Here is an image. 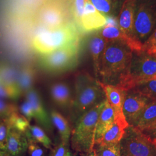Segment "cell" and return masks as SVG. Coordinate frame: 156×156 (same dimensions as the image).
Listing matches in <instances>:
<instances>
[{
    "mask_svg": "<svg viewBox=\"0 0 156 156\" xmlns=\"http://www.w3.org/2000/svg\"><path fill=\"white\" fill-rule=\"evenodd\" d=\"M136 0H124L118 16V26L128 41L133 51H140L142 47L135 41L134 36V15Z\"/></svg>",
    "mask_w": 156,
    "mask_h": 156,
    "instance_id": "9c48e42d",
    "label": "cell"
},
{
    "mask_svg": "<svg viewBox=\"0 0 156 156\" xmlns=\"http://www.w3.org/2000/svg\"><path fill=\"white\" fill-rule=\"evenodd\" d=\"M35 79V72L31 67H25L17 79V87L20 93H26L30 90L33 89L32 86Z\"/></svg>",
    "mask_w": 156,
    "mask_h": 156,
    "instance_id": "7402d4cb",
    "label": "cell"
},
{
    "mask_svg": "<svg viewBox=\"0 0 156 156\" xmlns=\"http://www.w3.org/2000/svg\"><path fill=\"white\" fill-rule=\"evenodd\" d=\"M115 119V112L106 100L96 125L94 144L98 140H100L102 135L110 128Z\"/></svg>",
    "mask_w": 156,
    "mask_h": 156,
    "instance_id": "ac0fdd59",
    "label": "cell"
},
{
    "mask_svg": "<svg viewBox=\"0 0 156 156\" xmlns=\"http://www.w3.org/2000/svg\"><path fill=\"white\" fill-rule=\"evenodd\" d=\"M27 148L28 140L25 134L11 127L7 138L6 152L11 156H20Z\"/></svg>",
    "mask_w": 156,
    "mask_h": 156,
    "instance_id": "5bb4252c",
    "label": "cell"
},
{
    "mask_svg": "<svg viewBox=\"0 0 156 156\" xmlns=\"http://www.w3.org/2000/svg\"><path fill=\"white\" fill-rule=\"evenodd\" d=\"M84 156H97L96 153L95 152L94 150L93 149V151L91 152H90L89 153H87V154Z\"/></svg>",
    "mask_w": 156,
    "mask_h": 156,
    "instance_id": "f35d334b",
    "label": "cell"
},
{
    "mask_svg": "<svg viewBox=\"0 0 156 156\" xmlns=\"http://www.w3.org/2000/svg\"><path fill=\"white\" fill-rule=\"evenodd\" d=\"M99 82L105 93L106 100L115 112L116 118L125 117L123 106L126 90L117 86L103 83L100 80Z\"/></svg>",
    "mask_w": 156,
    "mask_h": 156,
    "instance_id": "4fadbf2b",
    "label": "cell"
},
{
    "mask_svg": "<svg viewBox=\"0 0 156 156\" xmlns=\"http://www.w3.org/2000/svg\"><path fill=\"white\" fill-rule=\"evenodd\" d=\"M66 156H73V155H72L71 154V153L69 152V151H68V152L67 153V154H66Z\"/></svg>",
    "mask_w": 156,
    "mask_h": 156,
    "instance_id": "60d3db41",
    "label": "cell"
},
{
    "mask_svg": "<svg viewBox=\"0 0 156 156\" xmlns=\"http://www.w3.org/2000/svg\"><path fill=\"white\" fill-rule=\"evenodd\" d=\"M105 100L94 106L76 122L71 136V146L74 151L86 154L93 151L96 125Z\"/></svg>",
    "mask_w": 156,
    "mask_h": 156,
    "instance_id": "3957f363",
    "label": "cell"
},
{
    "mask_svg": "<svg viewBox=\"0 0 156 156\" xmlns=\"http://www.w3.org/2000/svg\"><path fill=\"white\" fill-rule=\"evenodd\" d=\"M128 126L129 124L125 117L116 118L110 128L94 145L119 144L123 138L126 128Z\"/></svg>",
    "mask_w": 156,
    "mask_h": 156,
    "instance_id": "9a60e30c",
    "label": "cell"
},
{
    "mask_svg": "<svg viewBox=\"0 0 156 156\" xmlns=\"http://www.w3.org/2000/svg\"><path fill=\"white\" fill-rule=\"evenodd\" d=\"M132 55V49L124 41L106 42L98 76L101 82L119 86L128 75Z\"/></svg>",
    "mask_w": 156,
    "mask_h": 156,
    "instance_id": "6da1fadb",
    "label": "cell"
},
{
    "mask_svg": "<svg viewBox=\"0 0 156 156\" xmlns=\"http://www.w3.org/2000/svg\"><path fill=\"white\" fill-rule=\"evenodd\" d=\"M68 144L61 142V144L57 146L55 149L53 156H66L67 152L68 151Z\"/></svg>",
    "mask_w": 156,
    "mask_h": 156,
    "instance_id": "8d00e7d4",
    "label": "cell"
},
{
    "mask_svg": "<svg viewBox=\"0 0 156 156\" xmlns=\"http://www.w3.org/2000/svg\"><path fill=\"white\" fill-rule=\"evenodd\" d=\"M94 150L97 156H121L120 143L116 144H95Z\"/></svg>",
    "mask_w": 156,
    "mask_h": 156,
    "instance_id": "83f0119b",
    "label": "cell"
},
{
    "mask_svg": "<svg viewBox=\"0 0 156 156\" xmlns=\"http://www.w3.org/2000/svg\"><path fill=\"white\" fill-rule=\"evenodd\" d=\"M50 94L54 102L63 108L71 107L73 98L69 87L65 83H56L50 87Z\"/></svg>",
    "mask_w": 156,
    "mask_h": 156,
    "instance_id": "d6986e66",
    "label": "cell"
},
{
    "mask_svg": "<svg viewBox=\"0 0 156 156\" xmlns=\"http://www.w3.org/2000/svg\"><path fill=\"white\" fill-rule=\"evenodd\" d=\"M10 128L8 118L0 117V151L6 152V142Z\"/></svg>",
    "mask_w": 156,
    "mask_h": 156,
    "instance_id": "f546056e",
    "label": "cell"
},
{
    "mask_svg": "<svg viewBox=\"0 0 156 156\" xmlns=\"http://www.w3.org/2000/svg\"><path fill=\"white\" fill-rule=\"evenodd\" d=\"M39 20L49 29L58 28L64 25L65 15L60 6L50 4L45 5L39 12Z\"/></svg>",
    "mask_w": 156,
    "mask_h": 156,
    "instance_id": "7c38bea8",
    "label": "cell"
},
{
    "mask_svg": "<svg viewBox=\"0 0 156 156\" xmlns=\"http://www.w3.org/2000/svg\"><path fill=\"white\" fill-rule=\"evenodd\" d=\"M140 131L151 140H156V120Z\"/></svg>",
    "mask_w": 156,
    "mask_h": 156,
    "instance_id": "d590c367",
    "label": "cell"
},
{
    "mask_svg": "<svg viewBox=\"0 0 156 156\" xmlns=\"http://www.w3.org/2000/svg\"><path fill=\"white\" fill-rule=\"evenodd\" d=\"M20 109L21 114L26 117L29 122H30L33 118H34L33 108L28 100H26L25 101L23 102L20 107Z\"/></svg>",
    "mask_w": 156,
    "mask_h": 156,
    "instance_id": "836d02e7",
    "label": "cell"
},
{
    "mask_svg": "<svg viewBox=\"0 0 156 156\" xmlns=\"http://www.w3.org/2000/svg\"><path fill=\"white\" fill-rule=\"evenodd\" d=\"M106 42L97 32L90 38L89 50L93 59L95 76L98 78L101 62L105 48Z\"/></svg>",
    "mask_w": 156,
    "mask_h": 156,
    "instance_id": "e0dca14e",
    "label": "cell"
},
{
    "mask_svg": "<svg viewBox=\"0 0 156 156\" xmlns=\"http://www.w3.org/2000/svg\"><path fill=\"white\" fill-rule=\"evenodd\" d=\"M0 156H11L9 154H8L6 152H3V151H0Z\"/></svg>",
    "mask_w": 156,
    "mask_h": 156,
    "instance_id": "ab89813d",
    "label": "cell"
},
{
    "mask_svg": "<svg viewBox=\"0 0 156 156\" xmlns=\"http://www.w3.org/2000/svg\"><path fill=\"white\" fill-rule=\"evenodd\" d=\"M17 111H18L17 108L15 105L0 98V117L8 118Z\"/></svg>",
    "mask_w": 156,
    "mask_h": 156,
    "instance_id": "4dcf8cb0",
    "label": "cell"
},
{
    "mask_svg": "<svg viewBox=\"0 0 156 156\" xmlns=\"http://www.w3.org/2000/svg\"><path fill=\"white\" fill-rule=\"evenodd\" d=\"M95 8L108 16H114L117 13L119 2L117 0H89Z\"/></svg>",
    "mask_w": 156,
    "mask_h": 156,
    "instance_id": "cb8c5ba5",
    "label": "cell"
},
{
    "mask_svg": "<svg viewBox=\"0 0 156 156\" xmlns=\"http://www.w3.org/2000/svg\"><path fill=\"white\" fill-rule=\"evenodd\" d=\"M75 95L71 109L75 122L94 106L106 99L99 80L86 73H79L75 78Z\"/></svg>",
    "mask_w": 156,
    "mask_h": 156,
    "instance_id": "7a4b0ae2",
    "label": "cell"
},
{
    "mask_svg": "<svg viewBox=\"0 0 156 156\" xmlns=\"http://www.w3.org/2000/svg\"><path fill=\"white\" fill-rule=\"evenodd\" d=\"M156 29V0H136L134 36L135 42L142 45Z\"/></svg>",
    "mask_w": 156,
    "mask_h": 156,
    "instance_id": "5b68a950",
    "label": "cell"
},
{
    "mask_svg": "<svg viewBox=\"0 0 156 156\" xmlns=\"http://www.w3.org/2000/svg\"><path fill=\"white\" fill-rule=\"evenodd\" d=\"M121 156H156V140L129 126L120 142Z\"/></svg>",
    "mask_w": 156,
    "mask_h": 156,
    "instance_id": "52a82bcc",
    "label": "cell"
},
{
    "mask_svg": "<svg viewBox=\"0 0 156 156\" xmlns=\"http://www.w3.org/2000/svg\"><path fill=\"white\" fill-rule=\"evenodd\" d=\"M142 50L156 56V29L143 44Z\"/></svg>",
    "mask_w": 156,
    "mask_h": 156,
    "instance_id": "1f68e13d",
    "label": "cell"
},
{
    "mask_svg": "<svg viewBox=\"0 0 156 156\" xmlns=\"http://www.w3.org/2000/svg\"><path fill=\"white\" fill-rule=\"evenodd\" d=\"M26 98L33 108L34 118L45 128L51 129V121L48 116L39 94L36 90L31 89L26 93Z\"/></svg>",
    "mask_w": 156,
    "mask_h": 156,
    "instance_id": "2e32d148",
    "label": "cell"
},
{
    "mask_svg": "<svg viewBox=\"0 0 156 156\" xmlns=\"http://www.w3.org/2000/svg\"><path fill=\"white\" fill-rule=\"evenodd\" d=\"M153 100L134 90H126L123 102L124 116L129 126H132L146 106Z\"/></svg>",
    "mask_w": 156,
    "mask_h": 156,
    "instance_id": "30bf717a",
    "label": "cell"
},
{
    "mask_svg": "<svg viewBox=\"0 0 156 156\" xmlns=\"http://www.w3.org/2000/svg\"><path fill=\"white\" fill-rule=\"evenodd\" d=\"M107 24V20L104 15L97 11L89 1H86L83 15L80 25L86 31H92L102 28Z\"/></svg>",
    "mask_w": 156,
    "mask_h": 156,
    "instance_id": "8fae6325",
    "label": "cell"
},
{
    "mask_svg": "<svg viewBox=\"0 0 156 156\" xmlns=\"http://www.w3.org/2000/svg\"><path fill=\"white\" fill-rule=\"evenodd\" d=\"M98 33L106 42L121 39L124 41L128 45L127 37L116 24H106Z\"/></svg>",
    "mask_w": 156,
    "mask_h": 156,
    "instance_id": "d4e9b609",
    "label": "cell"
},
{
    "mask_svg": "<svg viewBox=\"0 0 156 156\" xmlns=\"http://www.w3.org/2000/svg\"><path fill=\"white\" fill-rule=\"evenodd\" d=\"M50 119L58 132L62 142L68 144L71 134V130L67 119L56 111H51Z\"/></svg>",
    "mask_w": 156,
    "mask_h": 156,
    "instance_id": "ffe728a7",
    "label": "cell"
},
{
    "mask_svg": "<svg viewBox=\"0 0 156 156\" xmlns=\"http://www.w3.org/2000/svg\"><path fill=\"white\" fill-rule=\"evenodd\" d=\"M79 42L76 32L69 26L45 29L37 34L33 40L34 49L46 55L63 46Z\"/></svg>",
    "mask_w": 156,
    "mask_h": 156,
    "instance_id": "277c9868",
    "label": "cell"
},
{
    "mask_svg": "<svg viewBox=\"0 0 156 156\" xmlns=\"http://www.w3.org/2000/svg\"><path fill=\"white\" fill-rule=\"evenodd\" d=\"M149 80H156V73L153 75H152L151 77L148 78L146 81H149Z\"/></svg>",
    "mask_w": 156,
    "mask_h": 156,
    "instance_id": "74e56055",
    "label": "cell"
},
{
    "mask_svg": "<svg viewBox=\"0 0 156 156\" xmlns=\"http://www.w3.org/2000/svg\"><path fill=\"white\" fill-rule=\"evenodd\" d=\"M156 101V80H149L136 84L131 89Z\"/></svg>",
    "mask_w": 156,
    "mask_h": 156,
    "instance_id": "4316f807",
    "label": "cell"
},
{
    "mask_svg": "<svg viewBox=\"0 0 156 156\" xmlns=\"http://www.w3.org/2000/svg\"><path fill=\"white\" fill-rule=\"evenodd\" d=\"M8 122L11 128L22 133H25L30 126V122L18 111L13 112L8 117Z\"/></svg>",
    "mask_w": 156,
    "mask_h": 156,
    "instance_id": "484cf974",
    "label": "cell"
},
{
    "mask_svg": "<svg viewBox=\"0 0 156 156\" xmlns=\"http://www.w3.org/2000/svg\"><path fill=\"white\" fill-rule=\"evenodd\" d=\"M156 73V56L145 51H133L128 75L119 87L125 90L131 89L146 81Z\"/></svg>",
    "mask_w": 156,
    "mask_h": 156,
    "instance_id": "8992f818",
    "label": "cell"
},
{
    "mask_svg": "<svg viewBox=\"0 0 156 156\" xmlns=\"http://www.w3.org/2000/svg\"><path fill=\"white\" fill-rule=\"evenodd\" d=\"M20 92L16 86H11L0 81V98L1 99H16Z\"/></svg>",
    "mask_w": 156,
    "mask_h": 156,
    "instance_id": "f1b7e54d",
    "label": "cell"
},
{
    "mask_svg": "<svg viewBox=\"0 0 156 156\" xmlns=\"http://www.w3.org/2000/svg\"><path fill=\"white\" fill-rule=\"evenodd\" d=\"M155 120H156V101H153L146 106L132 126L140 130H142Z\"/></svg>",
    "mask_w": 156,
    "mask_h": 156,
    "instance_id": "44dd1931",
    "label": "cell"
},
{
    "mask_svg": "<svg viewBox=\"0 0 156 156\" xmlns=\"http://www.w3.org/2000/svg\"></svg>",
    "mask_w": 156,
    "mask_h": 156,
    "instance_id": "b9f144b4",
    "label": "cell"
},
{
    "mask_svg": "<svg viewBox=\"0 0 156 156\" xmlns=\"http://www.w3.org/2000/svg\"><path fill=\"white\" fill-rule=\"evenodd\" d=\"M86 1L87 0H73V14L79 24L83 15Z\"/></svg>",
    "mask_w": 156,
    "mask_h": 156,
    "instance_id": "d6a6232c",
    "label": "cell"
},
{
    "mask_svg": "<svg viewBox=\"0 0 156 156\" xmlns=\"http://www.w3.org/2000/svg\"><path fill=\"white\" fill-rule=\"evenodd\" d=\"M79 42L66 45L41 58V64L50 72H59L72 67L78 56Z\"/></svg>",
    "mask_w": 156,
    "mask_h": 156,
    "instance_id": "ba28073f",
    "label": "cell"
},
{
    "mask_svg": "<svg viewBox=\"0 0 156 156\" xmlns=\"http://www.w3.org/2000/svg\"><path fill=\"white\" fill-rule=\"evenodd\" d=\"M28 150L29 156H45L42 148L33 141L28 140Z\"/></svg>",
    "mask_w": 156,
    "mask_h": 156,
    "instance_id": "e575fe53",
    "label": "cell"
},
{
    "mask_svg": "<svg viewBox=\"0 0 156 156\" xmlns=\"http://www.w3.org/2000/svg\"><path fill=\"white\" fill-rule=\"evenodd\" d=\"M27 140L40 143L47 149H50L51 141L45 131L38 126H30L24 133Z\"/></svg>",
    "mask_w": 156,
    "mask_h": 156,
    "instance_id": "603a6c76",
    "label": "cell"
}]
</instances>
